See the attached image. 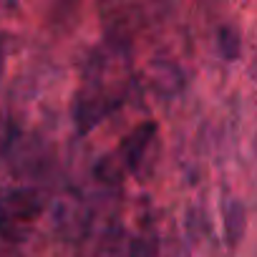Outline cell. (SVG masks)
I'll return each instance as SVG.
<instances>
[{
  "label": "cell",
  "mask_w": 257,
  "mask_h": 257,
  "mask_svg": "<svg viewBox=\"0 0 257 257\" xmlns=\"http://www.w3.org/2000/svg\"><path fill=\"white\" fill-rule=\"evenodd\" d=\"M43 212V197L36 189H13L0 197V234L18 237Z\"/></svg>",
  "instance_id": "cell-1"
},
{
  "label": "cell",
  "mask_w": 257,
  "mask_h": 257,
  "mask_svg": "<svg viewBox=\"0 0 257 257\" xmlns=\"http://www.w3.org/2000/svg\"><path fill=\"white\" fill-rule=\"evenodd\" d=\"M154 137H157V126H154L152 121L137 126L134 132L126 137V142H123V147H121V157H123V162H126L128 169H137V167L142 164V159H144L147 149L152 147Z\"/></svg>",
  "instance_id": "cell-2"
},
{
  "label": "cell",
  "mask_w": 257,
  "mask_h": 257,
  "mask_svg": "<svg viewBox=\"0 0 257 257\" xmlns=\"http://www.w3.org/2000/svg\"><path fill=\"white\" fill-rule=\"evenodd\" d=\"M224 209H227V212H224V214H227V232H229V239L234 242V239H239L242 227H244V209H242V204L234 202V199H229Z\"/></svg>",
  "instance_id": "cell-3"
},
{
  "label": "cell",
  "mask_w": 257,
  "mask_h": 257,
  "mask_svg": "<svg viewBox=\"0 0 257 257\" xmlns=\"http://www.w3.org/2000/svg\"><path fill=\"white\" fill-rule=\"evenodd\" d=\"M219 51L224 53V58H237V53H239V38L234 36V31H229V28H222L219 31Z\"/></svg>",
  "instance_id": "cell-4"
},
{
  "label": "cell",
  "mask_w": 257,
  "mask_h": 257,
  "mask_svg": "<svg viewBox=\"0 0 257 257\" xmlns=\"http://www.w3.org/2000/svg\"><path fill=\"white\" fill-rule=\"evenodd\" d=\"M3 66H6V41L0 36V73H3Z\"/></svg>",
  "instance_id": "cell-5"
}]
</instances>
